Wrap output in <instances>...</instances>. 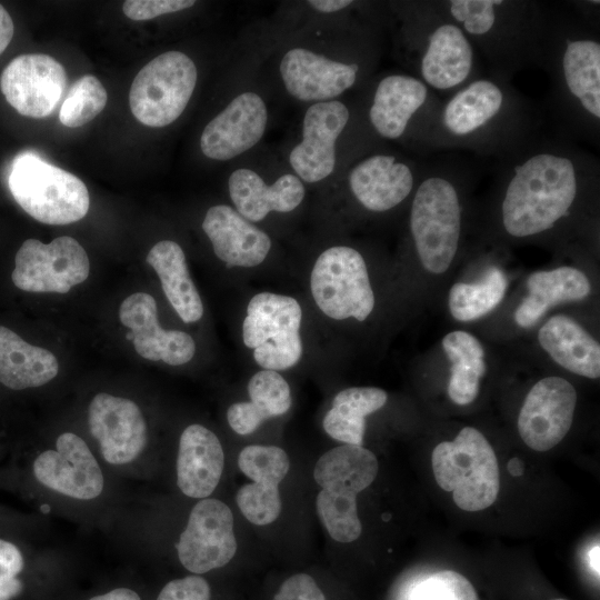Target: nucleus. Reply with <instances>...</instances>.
<instances>
[{
    "label": "nucleus",
    "mask_w": 600,
    "mask_h": 600,
    "mask_svg": "<svg viewBox=\"0 0 600 600\" xmlns=\"http://www.w3.org/2000/svg\"><path fill=\"white\" fill-rule=\"evenodd\" d=\"M500 203L507 234H542L567 218L587 181L598 174L587 154L558 143L522 150L504 169Z\"/></svg>",
    "instance_id": "obj_1"
},
{
    "label": "nucleus",
    "mask_w": 600,
    "mask_h": 600,
    "mask_svg": "<svg viewBox=\"0 0 600 600\" xmlns=\"http://www.w3.org/2000/svg\"><path fill=\"white\" fill-rule=\"evenodd\" d=\"M514 93L493 78L470 80L437 113L436 137L453 146L487 148L514 133L518 124Z\"/></svg>",
    "instance_id": "obj_2"
},
{
    "label": "nucleus",
    "mask_w": 600,
    "mask_h": 600,
    "mask_svg": "<svg viewBox=\"0 0 600 600\" xmlns=\"http://www.w3.org/2000/svg\"><path fill=\"white\" fill-rule=\"evenodd\" d=\"M440 9L499 64L524 51L537 52L546 20L526 2L501 0H451L438 2Z\"/></svg>",
    "instance_id": "obj_3"
},
{
    "label": "nucleus",
    "mask_w": 600,
    "mask_h": 600,
    "mask_svg": "<svg viewBox=\"0 0 600 600\" xmlns=\"http://www.w3.org/2000/svg\"><path fill=\"white\" fill-rule=\"evenodd\" d=\"M379 463L374 453L362 446L341 444L324 452L313 470L322 488L316 509L330 537L338 542H352L362 531L357 511V494L376 479Z\"/></svg>",
    "instance_id": "obj_4"
},
{
    "label": "nucleus",
    "mask_w": 600,
    "mask_h": 600,
    "mask_svg": "<svg viewBox=\"0 0 600 600\" xmlns=\"http://www.w3.org/2000/svg\"><path fill=\"white\" fill-rule=\"evenodd\" d=\"M411 199L409 230L422 267L433 274L451 266L461 239L462 204L452 173H424Z\"/></svg>",
    "instance_id": "obj_5"
},
{
    "label": "nucleus",
    "mask_w": 600,
    "mask_h": 600,
    "mask_svg": "<svg viewBox=\"0 0 600 600\" xmlns=\"http://www.w3.org/2000/svg\"><path fill=\"white\" fill-rule=\"evenodd\" d=\"M539 54L551 58L558 96L570 116L598 129L600 120V42L573 28H551L546 21Z\"/></svg>",
    "instance_id": "obj_6"
},
{
    "label": "nucleus",
    "mask_w": 600,
    "mask_h": 600,
    "mask_svg": "<svg viewBox=\"0 0 600 600\" xmlns=\"http://www.w3.org/2000/svg\"><path fill=\"white\" fill-rule=\"evenodd\" d=\"M432 470L440 488L452 492L454 503L464 511L483 510L498 497V460L476 428L464 427L454 440L439 443L432 452Z\"/></svg>",
    "instance_id": "obj_7"
},
{
    "label": "nucleus",
    "mask_w": 600,
    "mask_h": 600,
    "mask_svg": "<svg viewBox=\"0 0 600 600\" xmlns=\"http://www.w3.org/2000/svg\"><path fill=\"white\" fill-rule=\"evenodd\" d=\"M8 184L17 203L46 224H69L82 219L89 210L84 182L32 152L16 157Z\"/></svg>",
    "instance_id": "obj_8"
},
{
    "label": "nucleus",
    "mask_w": 600,
    "mask_h": 600,
    "mask_svg": "<svg viewBox=\"0 0 600 600\" xmlns=\"http://www.w3.org/2000/svg\"><path fill=\"white\" fill-rule=\"evenodd\" d=\"M302 310L293 297L272 292L253 296L242 323V340L264 370L296 366L303 352L300 327Z\"/></svg>",
    "instance_id": "obj_9"
},
{
    "label": "nucleus",
    "mask_w": 600,
    "mask_h": 600,
    "mask_svg": "<svg viewBox=\"0 0 600 600\" xmlns=\"http://www.w3.org/2000/svg\"><path fill=\"white\" fill-rule=\"evenodd\" d=\"M198 80L193 60L178 50L149 61L134 77L129 106L144 126L162 128L174 122L187 108Z\"/></svg>",
    "instance_id": "obj_10"
},
{
    "label": "nucleus",
    "mask_w": 600,
    "mask_h": 600,
    "mask_svg": "<svg viewBox=\"0 0 600 600\" xmlns=\"http://www.w3.org/2000/svg\"><path fill=\"white\" fill-rule=\"evenodd\" d=\"M310 289L317 307L333 320L364 321L374 308L366 261L350 246H332L318 256L310 274Z\"/></svg>",
    "instance_id": "obj_11"
},
{
    "label": "nucleus",
    "mask_w": 600,
    "mask_h": 600,
    "mask_svg": "<svg viewBox=\"0 0 600 600\" xmlns=\"http://www.w3.org/2000/svg\"><path fill=\"white\" fill-rule=\"evenodd\" d=\"M433 13H424L418 21L417 71L429 88L450 91L461 88L472 74L474 46L463 30L438 6Z\"/></svg>",
    "instance_id": "obj_12"
},
{
    "label": "nucleus",
    "mask_w": 600,
    "mask_h": 600,
    "mask_svg": "<svg viewBox=\"0 0 600 600\" xmlns=\"http://www.w3.org/2000/svg\"><path fill=\"white\" fill-rule=\"evenodd\" d=\"M90 262L82 246L72 237L62 236L50 243L27 239L14 258L13 284L29 292L67 293L83 282Z\"/></svg>",
    "instance_id": "obj_13"
},
{
    "label": "nucleus",
    "mask_w": 600,
    "mask_h": 600,
    "mask_svg": "<svg viewBox=\"0 0 600 600\" xmlns=\"http://www.w3.org/2000/svg\"><path fill=\"white\" fill-rule=\"evenodd\" d=\"M350 109L341 100L309 104L301 121L300 140L288 154L292 172L303 183H318L337 167V143L350 121Z\"/></svg>",
    "instance_id": "obj_14"
},
{
    "label": "nucleus",
    "mask_w": 600,
    "mask_h": 600,
    "mask_svg": "<svg viewBox=\"0 0 600 600\" xmlns=\"http://www.w3.org/2000/svg\"><path fill=\"white\" fill-rule=\"evenodd\" d=\"M361 68L359 61L296 46L283 52L278 70L289 96L311 104L337 100L349 91L359 81Z\"/></svg>",
    "instance_id": "obj_15"
},
{
    "label": "nucleus",
    "mask_w": 600,
    "mask_h": 600,
    "mask_svg": "<svg viewBox=\"0 0 600 600\" xmlns=\"http://www.w3.org/2000/svg\"><path fill=\"white\" fill-rule=\"evenodd\" d=\"M177 551L181 564L196 574L226 566L237 551L230 508L218 499H201L189 514Z\"/></svg>",
    "instance_id": "obj_16"
},
{
    "label": "nucleus",
    "mask_w": 600,
    "mask_h": 600,
    "mask_svg": "<svg viewBox=\"0 0 600 600\" xmlns=\"http://www.w3.org/2000/svg\"><path fill=\"white\" fill-rule=\"evenodd\" d=\"M67 73L54 58L43 53L12 59L0 77V89L20 114L41 119L50 116L67 89Z\"/></svg>",
    "instance_id": "obj_17"
},
{
    "label": "nucleus",
    "mask_w": 600,
    "mask_h": 600,
    "mask_svg": "<svg viewBox=\"0 0 600 600\" xmlns=\"http://www.w3.org/2000/svg\"><path fill=\"white\" fill-rule=\"evenodd\" d=\"M574 387L561 377L540 379L528 392L518 417V431L532 450L548 451L569 432L577 406Z\"/></svg>",
    "instance_id": "obj_18"
},
{
    "label": "nucleus",
    "mask_w": 600,
    "mask_h": 600,
    "mask_svg": "<svg viewBox=\"0 0 600 600\" xmlns=\"http://www.w3.org/2000/svg\"><path fill=\"white\" fill-rule=\"evenodd\" d=\"M268 121L264 99L256 91H242L206 124L200 136V149L216 161L238 158L259 143Z\"/></svg>",
    "instance_id": "obj_19"
},
{
    "label": "nucleus",
    "mask_w": 600,
    "mask_h": 600,
    "mask_svg": "<svg viewBox=\"0 0 600 600\" xmlns=\"http://www.w3.org/2000/svg\"><path fill=\"white\" fill-rule=\"evenodd\" d=\"M346 174L352 198L363 209L382 213L413 194L421 173L413 163L399 156L374 152L358 159Z\"/></svg>",
    "instance_id": "obj_20"
},
{
    "label": "nucleus",
    "mask_w": 600,
    "mask_h": 600,
    "mask_svg": "<svg viewBox=\"0 0 600 600\" xmlns=\"http://www.w3.org/2000/svg\"><path fill=\"white\" fill-rule=\"evenodd\" d=\"M36 479L63 496L91 500L103 490V474L88 444L77 434L64 432L56 450H46L33 462Z\"/></svg>",
    "instance_id": "obj_21"
},
{
    "label": "nucleus",
    "mask_w": 600,
    "mask_h": 600,
    "mask_svg": "<svg viewBox=\"0 0 600 600\" xmlns=\"http://www.w3.org/2000/svg\"><path fill=\"white\" fill-rule=\"evenodd\" d=\"M238 466L253 480L237 492L240 511L253 524L272 523L281 512L279 484L290 469L287 452L276 446H247L239 453Z\"/></svg>",
    "instance_id": "obj_22"
},
{
    "label": "nucleus",
    "mask_w": 600,
    "mask_h": 600,
    "mask_svg": "<svg viewBox=\"0 0 600 600\" xmlns=\"http://www.w3.org/2000/svg\"><path fill=\"white\" fill-rule=\"evenodd\" d=\"M89 430L104 460L120 466L133 461L147 443V423L132 400L108 393L93 397L88 409Z\"/></svg>",
    "instance_id": "obj_23"
},
{
    "label": "nucleus",
    "mask_w": 600,
    "mask_h": 600,
    "mask_svg": "<svg viewBox=\"0 0 600 600\" xmlns=\"http://www.w3.org/2000/svg\"><path fill=\"white\" fill-rule=\"evenodd\" d=\"M119 318L131 329L134 349L142 358L170 366H181L193 358V338L183 331L161 328L151 294L136 292L129 296L120 306Z\"/></svg>",
    "instance_id": "obj_24"
},
{
    "label": "nucleus",
    "mask_w": 600,
    "mask_h": 600,
    "mask_svg": "<svg viewBox=\"0 0 600 600\" xmlns=\"http://www.w3.org/2000/svg\"><path fill=\"white\" fill-rule=\"evenodd\" d=\"M429 87L418 77L390 73L381 78L371 98L368 119L373 131L387 140L402 139L414 119L427 111Z\"/></svg>",
    "instance_id": "obj_25"
},
{
    "label": "nucleus",
    "mask_w": 600,
    "mask_h": 600,
    "mask_svg": "<svg viewBox=\"0 0 600 600\" xmlns=\"http://www.w3.org/2000/svg\"><path fill=\"white\" fill-rule=\"evenodd\" d=\"M202 230L217 258L228 268L257 267L267 259L272 247L267 232L228 204L210 207L203 218Z\"/></svg>",
    "instance_id": "obj_26"
},
{
    "label": "nucleus",
    "mask_w": 600,
    "mask_h": 600,
    "mask_svg": "<svg viewBox=\"0 0 600 600\" xmlns=\"http://www.w3.org/2000/svg\"><path fill=\"white\" fill-rule=\"evenodd\" d=\"M227 186L233 208L252 223L271 212H291L306 197L304 183L292 171L267 183L258 171L239 167L230 173Z\"/></svg>",
    "instance_id": "obj_27"
},
{
    "label": "nucleus",
    "mask_w": 600,
    "mask_h": 600,
    "mask_svg": "<svg viewBox=\"0 0 600 600\" xmlns=\"http://www.w3.org/2000/svg\"><path fill=\"white\" fill-rule=\"evenodd\" d=\"M224 453L220 440L201 424H190L181 433L177 457V484L187 497L204 499L222 476Z\"/></svg>",
    "instance_id": "obj_28"
},
{
    "label": "nucleus",
    "mask_w": 600,
    "mask_h": 600,
    "mask_svg": "<svg viewBox=\"0 0 600 600\" xmlns=\"http://www.w3.org/2000/svg\"><path fill=\"white\" fill-rule=\"evenodd\" d=\"M527 289L528 294L514 312V321L521 328L532 327L557 304L583 300L591 287L581 270L562 266L531 273Z\"/></svg>",
    "instance_id": "obj_29"
},
{
    "label": "nucleus",
    "mask_w": 600,
    "mask_h": 600,
    "mask_svg": "<svg viewBox=\"0 0 600 600\" xmlns=\"http://www.w3.org/2000/svg\"><path fill=\"white\" fill-rule=\"evenodd\" d=\"M538 340L566 370L590 379L600 377V344L570 317L558 314L548 319L539 329Z\"/></svg>",
    "instance_id": "obj_30"
},
{
    "label": "nucleus",
    "mask_w": 600,
    "mask_h": 600,
    "mask_svg": "<svg viewBox=\"0 0 600 600\" xmlns=\"http://www.w3.org/2000/svg\"><path fill=\"white\" fill-rule=\"evenodd\" d=\"M147 262L157 272L167 299L181 320L186 323L200 320L203 304L182 248L171 240L159 241L148 252Z\"/></svg>",
    "instance_id": "obj_31"
},
{
    "label": "nucleus",
    "mask_w": 600,
    "mask_h": 600,
    "mask_svg": "<svg viewBox=\"0 0 600 600\" xmlns=\"http://www.w3.org/2000/svg\"><path fill=\"white\" fill-rule=\"evenodd\" d=\"M59 371L57 358L47 349L30 344L0 326V382L13 390L36 388L51 381Z\"/></svg>",
    "instance_id": "obj_32"
},
{
    "label": "nucleus",
    "mask_w": 600,
    "mask_h": 600,
    "mask_svg": "<svg viewBox=\"0 0 600 600\" xmlns=\"http://www.w3.org/2000/svg\"><path fill=\"white\" fill-rule=\"evenodd\" d=\"M387 400V392L380 388L343 389L334 396L332 406L323 418V429L334 440L362 446L366 417L381 409Z\"/></svg>",
    "instance_id": "obj_33"
},
{
    "label": "nucleus",
    "mask_w": 600,
    "mask_h": 600,
    "mask_svg": "<svg viewBox=\"0 0 600 600\" xmlns=\"http://www.w3.org/2000/svg\"><path fill=\"white\" fill-rule=\"evenodd\" d=\"M442 348L452 364L449 398L456 404L467 406L478 397L480 380L487 371L484 350L473 334L461 330L446 334Z\"/></svg>",
    "instance_id": "obj_34"
},
{
    "label": "nucleus",
    "mask_w": 600,
    "mask_h": 600,
    "mask_svg": "<svg viewBox=\"0 0 600 600\" xmlns=\"http://www.w3.org/2000/svg\"><path fill=\"white\" fill-rule=\"evenodd\" d=\"M507 288L504 272L498 267H491L481 281L457 282L451 287L448 300L450 313L458 321L477 320L498 307Z\"/></svg>",
    "instance_id": "obj_35"
},
{
    "label": "nucleus",
    "mask_w": 600,
    "mask_h": 600,
    "mask_svg": "<svg viewBox=\"0 0 600 600\" xmlns=\"http://www.w3.org/2000/svg\"><path fill=\"white\" fill-rule=\"evenodd\" d=\"M108 93L98 78L80 77L69 89L59 110L60 122L79 128L93 120L106 107Z\"/></svg>",
    "instance_id": "obj_36"
},
{
    "label": "nucleus",
    "mask_w": 600,
    "mask_h": 600,
    "mask_svg": "<svg viewBox=\"0 0 600 600\" xmlns=\"http://www.w3.org/2000/svg\"><path fill=\"white\" fill-rule=\"evenodd\" d=\"M251 410L263 422L284 414L291 407V391L286 379L273 370H260L248 382Z\"/></svg>",
    "instance_id": "obj_37"
},
{
    "label": "nucleus",
    "mask_w": 600,
    "mask_h": 600,
    "mask_svg": "<svg viewBox=\"0 0 600 600\" xmlns=\"http://www.w3.org/2000/svg\"><path fill=\"white\" fill-rule=\"evenodd\" d=\"M411 600H479L471 582L452 570H441L422 580Z\"/></svg>",
    "instance_id": "obj_38"
},
{
    "label": "nucleus",
    "mask_w": 600,
    "mask_h": 600,
    "mask_svg": "<svg viewBox=\"0 0 600 600\" xmlns=\"http://www.w3.org/2000/svg\"><path fill=\"white\" fill-rule=\"evenodd\" d=\"M23 556L13 543L0 539V600H12L23 590L17 577L23 570Z\"/></svg>",
    "instance_id": "obj_39"
},
{
    "label": "nucleus",
    "mask_w": 600,
    "mask_h": 600,
    "mask_svg": "<svg viewBox=\"0 0 600 600\" xmlns=\"http://www.w3.org/2000/svg\"><path fill=\"white\" fill-rule=\"evenodd\" d=\"M196 4L192 0H127L123 13L131 20H150L163 14L179 12Z\"/></svg>",
    "instance_id": "obj_40"
},
{
    "label": "nucleus",
    "mask_w": 600,
    "mask_h": 600,
    "mask_svg": "<svg viewBox=\"0 0 600 600\" xmlns=\"http://www.w3.org/2000/svg\"><path fill=\"white\" fill-rule=\"evenodd\" d=\"M210 586L200 576H188L168 582L157 600H210Z\"/></svg>",
    "instance_id": "obj_41"
},
{
    "label": "nucleus",
    "mask_w": 600,
    "mask_h": 600,
    "mask_svg": "<svg viewBox=\"0 0 600 600\" xmlns=\"http://www.w3.org/2000/svg\"><path fill=\"white\" fill-rule=\"evenodd\" d=\"M272 600H326L314 579L306 573L288 578Z\"/></svg>",
    "instance_id": "obj_42"
},
{
    "label": "nucleus",
    "mask_w": 600,
    "mask_h": 600,
    "mask_svg": "<svg viewBox=\"0 0 600 600\" xmlns=\"http://www.w3.org/2000/svg\"><path fill=\"white\" fill-rule=\"evenodd\" d=\"M307 4L319 13H336L354 4L350 0H311Z\"/></svg>",
    "instance_id": "obj_43"
},
{
    "label": "nucleus",
    "mask_w": 600,
    "mask_h": 600,
    "mask_svg": "<svg viewBox=\"0 0 600 600\" xmlns=\"http://www.w3.org/2000/svg\"><path fill=\"white\" fill-rule=\"evenodd\" d=\"M13 32V21L4 7L0 3V54L9 46L10 41L12 40Z\"/></svg>",
    "instance_id": "obj_44"
},
{
    "label": "nucleus",
    "mask_w": 600,
    "mask_h": 600,
    "mask_svg": "<svg viewBox=\"0 0 600 600\" xmlns=\"http://www.w3.org/2000/svg\"><path fill=\"white\" fill-rule=\"evenodd\" d=\"M89 600H141L137 592L128 588H117Z\"/></svg>",
    "instance_id": "obj_45"
},
{
    "label": "nucleus",
    "mask_w": 600,
    "mask_h": 600,
    "mask_svg": "<svg viewBox=\"0 0 600 600\" xmlns=\"http://www.w3.org/2000/svg\"><path fill=\"white\" fill-rule=\"evenodd\" d=\"M599 543L594 544L588 552V563L590 570L599 579L600 569H599Z\"/></svg>",
    "instance_id": "obj_46"
},
{
    "label": "nucleus",
    "mask_w": 600,
    "mask_h": 600,
    "mask_svg": "<svg viewBox=\"0 0 600 600\" xmlns=\"http://www.w3.org/2000/svg\"><path fill=\"white\" fill-rule=\"evenodd\" d=\"M510 462L512 464H514V467L509 466V471L513 476H520L522 473V463H521V461L519 459H512Z\"/></svg>",
    "instance_id": "obj_47"
},
{
    "label": "nucleus",
    "mask_w": 600,
    "mask_h": 600,
    "mask_svg": "<svg viewBox=\"0 0 600 600\" xmlns=\"http://www.w3.org/2000/svg\"><path fill=\"white\" fill-rule=\"evenodd\" d=\"M553 600H566V599H553Z\"/></svg>",
    "instance_id": "obj_48"
}]
</instances>
